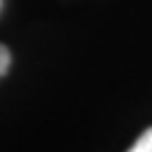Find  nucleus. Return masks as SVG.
<instances>
[{
	"mask_svg": "<svg viewBox=\"0 0 152 152\" xmlns=\"http://www.w3.org/2000/svg\"><path fill=\"white\" fill-rule=\"evenodd\" d=\"M127 152H152V127L141 134L139 139H136V143H134Z\"/></svg>",
	"mask_w": 152,
	"mask_h": 152,
	"instance_id": "nucleus-1",
	"label": "nucleus"
},
{
	"mask_svg": "<svg viewBox=\"0 0 152 152\" xmlns=\"http://www.w3.org/2000/svg\"><path fill=\"white\" fill-rule=\"evenodd\" d=\"M9 50H7L5 45H0V77L7 73V68H9Z\"/></svg>",
	"mask_w": 152,
	"mask_h": 152,
	"instance_id": "nucleus-2",
	"label": "nucleus"
}]
</instances>
